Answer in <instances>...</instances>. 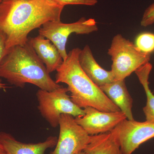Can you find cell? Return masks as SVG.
I'll return each instance as SVG.
<instances>
[{"mask_svg": "<svg viewBox=\"0 0 154 154\" xmlns=\"http://www.w3.org/2000/svg\"><path fill=\"white\" fill-rule=\"evenodd\" d=\"M64 8L52 0H2L0 30L5 36L7 50L26 44L29 33L45 23L61 21Z\"/></svg>", "mask_w": 154, "mask_h": 154, "instance_id": "cell-1", "label": "cell"}, {"mask_svg": "<svg viewBox=\"0 0 154 154\" xmlns=\"http://www.w3.org/2000/svg\"><path fill=\"white\" fill-rule=\"evenodd\" d=\"M0 78L19 88L30 84L39 89L50 91L61 87L51 77L28 41L24 45H16L7 50L0 63Z\"/></svg>", "mask_w": 154, "mask_h": 154, "instance_id": "cell-2", "label": "cell"}, {"mask_svg": "<svg viewBox=\"0 0 154 154\" xmlns=\"http://www.w3.org/2000/svg\"><path fill=\"white\" fill-rule=\"evenodd\" d=\"M81 51L75 48L69 52L57 69L56 82L66 84L72 101L82 109L91 107L104 112L120 111L83 71L79 62Z\"/></svg>", "mask_w": 154, "mask_h": 154, "instance_id": "cell-3", "label": "cell"}, {"mask_svg": "<svg viewBox=\"0 0 154 154\" xmlns=\"http://www.w3.org/2000/svg\"><path fill=\"white\" fill-rule=\"evenodd\" d=\"M107 54L111 57V71L114 81L125 79L150 60L151 54L141 52L134 43L121 34L113 37Z\"/></svg>", "mask_w": 154, "mask_h": 154, "instance_id": "cell-4", "label": "cell"}, {"mask_svg": "<svg viewBox=\"0 0 154 154\" xmlns=\"http://www.w3.org/2000/svg\"><path fill=\"white\" fill-rule=\"evenodd\" d=\"M68 92L67 88L60 87L50 91L39 89L36 93L38 110L53 128L58 126L62 114H69L75 118L85 115L84 109L72 101Z\"/></svg>", "mask_w": 154, "mask_h": 154, "instance_id": "cell-5", "label": "cell"}, {"mask_svg": "<svg viewBox=\"0 0 154 154\" xmlns=\"http://www.w3.org/2000/svg\"><path fill=\"white\" fill-rule=\"evenodd\" d=\"M98 30L95 19L82 17L77 22L67 24L61 21H49L39 28L38 33L49 39L56 46L63 60L68 56L66 44L71 34H88Z\"/></svg>", "mask_w": 154, "mask_h": 154, "instance_id": "cell-6", "label": "cell"}, {"mask_svg": "<svg viewBox=\"0 0 154 154\" xmlns=\"http://www.w3.org/2000/svg\"><path fill=\"white\" fill-rule=\"evenodd\" d=\"M122 154H132L139 146L154 137V122L125 119L111 130Z\"/></svg>", "mask_w": 154, "mask_h": 154, "instance_id": "cell-7", "label": "cell"}, {"mask_svg": "<svg viewBox=\"0 0 154 154\" xmlns=\"http://www.w3.org/2000/svg\"><path fill=\"white\" fill-rule=\"evenodd\" d=\"M60 133L53 151L49 154H75L82 151L90 141L91 135L67 114L60 116Z\"/></svg>", "mask_w": 154, "mask_h": 154, "instance_id": "cell-8", "label": "cell"}, {"mask_svg": "<svg viewBox=\"0 0 154 154\" xmlns=\"http://www.w3.org/2000/svg\"><path fill=\"white\" fill-rule=\"evenodd\" d=\"M83 109L85 115L75 117V121L91 136L110 131L127 119L121 111L104 112L91 107Z\"/></svg>", "mask_w": 154, "mask_h": 154, "instance_id": "cell-9", "label": "cell"}, {"mask_svg": "<svg viewBox=\"0 0 154 154\" xmlns=\"http://www.w3.org/2000/svg\"><path fill=\"white\" fill-rule=\"evenodd\" d=\"M58 138L50 136L42 142L23 143L17 140L10 134L0 132V143L7 154H45L47 149L55 147Z\"/></svg>", "mask_w": 154, "mask_h": 154, "instance_id": "cell-10", "label": "cell"}, {"mask_svg": "<svg viewBox=\"0 0 154 154\" xmlns=\"http://www.w3.org/2000/svg\"><path fill=\"white\" fill-rule=\"evenodd\" d=\"M79 62L83 71L99 87L114 81L112 72L106 70L99 65L88 45L81 50L79 55Z\"/></svg>", "mask_w": 154, "mask_h": 154, "instance_id": "cell-11", "label": "cell"}, {"mask_svg": "<svg viewBox=\"0 0 154 154\" xmlns=\"http://www.w3.org/2000/svg\"><path fill=\"white\" fill-rule=\"evenodd\" d=\"M28 41L49 74L56 71L62 63L63 59L60 53L49 39L38 35L28 38Z\"/></svg>", "mask_w": 154, "mask_h": 154, "instance_id": "cell-12", "label": "cell"}, {"mask_svg": "<svg viewBox=\"0 0 154 154\" xmlns=\"http://www.w3.org/2000/svg\"><path fill=\"white\" fill-rule=\"evenodd\" d=\"M113 104L124 113L127 119L134 120L132 112L133 99L125 80H116L99 87Z\"/></svg>", "mask_w": 154, "mask_h": 154, "instance_id": "cell-13", "label": "cell"}, {"mask_svg": "<svg viewBox=\"0 0 154 154\" xmlns=\"http://www.w3.org/2000/svg\"><path fill=\"white\" fill-rule=\"evenodd\" d=\"M83 151L87 154H122L111 131L91 136Z\"/></svg>", "mask_w": 154, "mask_h": 154, "instance_id": "cell-14", "label": "cell"}, {"mask_svg": "<svg viewBox=\"0 0 154 154\" xmlns=\"http://www.w3.org/2000/svg\"><path fill=\"white\" fill-rule=\"evenodd\" d=\"M152 69V66L149 62L138 69L135 72L142 85L146 96V104L143 108L146 121L154 122V95L150 89L149 82Z\"/></svg>", "mask_w": 154, "mask_h": 154, "instance_id": "cell-15", "label": "cell"}, {"mask_svg": "<svg viewBox=\"0 0 154 154\" xmlns=\"http://www.w3.org/2000/svg\"><path fill=\"white\" fill-rule=\"evenodd\" d=\"M135 45L141 52L151 54L154 52V33L143 32L137 35Z\"/></svg>", "mask_w": 154, "mask_h": 154, "instance_id": "cell-16", "label": "cell"}, {"mask_svg": "<svg viewBox=\"0 0 154 154\" xmlns=\"http://www.w3.org/2000/svg\"><path fill=\"white\" fill-rule=\"evenodd\" d=\"M154 24V2L146 9L140 22L141 26L147 27Z\"/></svg>", "mask_w": 154, "mask_h": 154, "instance_id": "cell-17", "label": "cell"}, {"mask_svg": "<svg viewBox=\"0 0 154 154\" xmlns=\"http://www.w3.org/2000/svg\"><path fill=\"white\" fill-rule=\"evenodd\" d=\"M64 7L67 5H82L94 6L98 2L97 0H52Z\"/></svg>", "mask_w": 154, "mask_h": 154, "instance_id": "cell-18", "label": "cell"}, {"mask_svg": "<svg viewBox=\"0 0 154 154\" xmlns=\"http://www.w3.org/2000/svg\"><path fill=\"white\" fill-rule=\"evenodd\" d=\"M7 50L6 48V38L5 36L0 30V63L3 58L5 55Z\"/></svg>", "mask_w": 154, "mask_h": 154, "instance_id": "cell-19", "label": "cell"}, {"mask_svg": "<svg viewBox=\"0 0 154 154\" xmlns=\"http://www.w3.org/2000/svg\"><path fill=\"white\" fill-rule=\"evenodd\" d=\"M8 88L6 84L2 82L1 78H0V89H2L5 91Z\"/></svg>", "mask_w": 154, "mask_h": 154, "instance_id": "cell-20", "label": "cell"}, {"mask_svg": "<svg viewBox=\"0 0 154 154\" xmlns=\"http://www.w3.org/2000/svg\"><path fill=\"white\" fill-rule=\"evenodd\" d=\"M0 154H7L2 147H0Z\"/></svg>", "mask_w": 154, "mask_h": 154, "instance_id": "cell-21", "label": "cell"}, {"mask_svg": "<svg viewBox=\"0 0 154 154\" xmlns=\"http://www.w3.org/2000/svg\"><path fill=\"white\" fill-rule=\"evenodd\" d=\"M75 154H86V153L85 152H84V151H82L79 152Z\"/></svg>", "mask_w": 154, "mask_h": 154, "instance_id": "cell-22", "label": "cell"}, {"mask_svg": "<svg viewBox=\"0 0 154 154\" xmlns=\"http://www.w3.org/2000/svg\"><path fill=\"white\" fill-rule=\"evenodd\" d=\"M0 147H2V146H1V143H0Z\"/></svg>", "mask_w": 154, "mask_h": 154, "instance_id": "cell-23", "label": "cell"}, {"mask_svg": "<svg viewBox=\"0 0 154 154\" xmlns=\"http://www.w3.org/2000/svg\"><path fill=\"white\" fill-rule=\"evenodd\" d=\"M2 0H0V3L1 2H2Z\"/></svg>", "mask_w": 154, "mask_h": 154, "instance_id": "cell-24", "label": "cell"}]
</instances>
